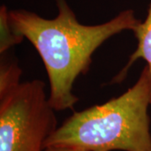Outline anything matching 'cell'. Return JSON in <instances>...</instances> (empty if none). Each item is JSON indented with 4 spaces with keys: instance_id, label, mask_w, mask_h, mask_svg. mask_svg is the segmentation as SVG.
Returning a JSON list of instances; mask_svg holds the SVG:
<instances>
[{
    "instance_id": "1",
    "label": "cell",
    "mask_w": 151,
    "mask_h": 151,
    "mask_svg": "<svg viewBox=\"0 0 151 151\" xmlns=\"http://www.w3.org/2000/svg\"><path fill=\"white\" fill-rule=\"evenodd\" d=\"M58 14L48 19L26 9H9L14 31L32 44L43 61L50 83L49 102L55 111L73 109L78 97L73 85L90 69L92 55L107 40L125 30L134 31L141 20L133 9L121 11L100 24L77 20L66 0H55Z\"/></svg>"
},
{
    "instance_id": "2",
    "label": "cell",
    "mask_w": 151,
    "mask_h": 151,
    "mask_svg": "<svg viewBox=\"0 0 151 151\" xmlns=\"http://www.w3.org/2000/svg\"><path fill=\"white\" fill-rule=\"evenodd\" d=\"M150 77L145 65L134 86L103 104L74 112L45 142L96 151H151Z\"/></svg>"
},
{
    "instance_id": "3",
    "label": "cell",
    "mask_w": 151,
    "mask_h": 151,
    "mask_svg": "<svg viewBox=\"0 0 151 151\" xmlns=\"http://www.w3.org/2000/svg\"><path fill=\"white\" fill-rule=\"evenodd\" d=\"M55 112L45 84L38 79L0 97V151H45L58 128Z\"/></svg>"
},
{
    "instance_id": "4",
    "label": "cell",
    "mask_w": 151,
    "mask_h": 151,
    "mask_svg": "<svg viewBox=\"0 0 151 151\" xmlns=\"http://www.w3.org/2000/svg\"><path fill=\"white\" fill-rule=\"evenodd\" d=\"M133 32L137 40V48L135 49L134 53L129 56V59L127 64L124 65V68L119 71L118 75L113 77L111 83H121L125 79L129 70L131 68L133 64H134L135 61L139 59H143L147 63L146 65L148 66L150 72L151 103V1L145 21H141Z\"/></svg>"
},
{
    "instance_id": "5",
    "label": "cell",
    "mask_w": 151,
    "mask_h": 151,
    "mask_svg": "<svg viewBox=\"0 0 151 151\" xmlns=\"http://www.w3.org/2000/svg\"><path fill=\"white\" fill-rule=\"evenodd\" d=\"M22 70L15 58L1 55L0 61V97L13 92L20 82Z\"/></svg>"
},
{
    "instance_id": "6",
    "label": "cell",
    "mask_w": 151,
    "mask_h": 151,
    "mask_svg": "<svg viewBox=\"0 0 151 151\" xmlns=\"http://www.w3.org/2000/svg\"><path fill=\"white\" fill-rule=\"evenodd\" d=\"M24 38L14 31L9 20V9L0 8V54L7 53L14 45L22 43Z\"/></svg>"
},
{
    "instance_id": "7",
    "label": "cell",
    "mask_w": 151,
    "mask_h": 151,
    "mask_svg": "<svg viewBox=\"0 0 151 151\" xmlns=\"http://www.w3.org/2000/svg\"><path fill=\"white\" fill-rule=\"evenodd\" d=\"M45 151H96L87 150L77 146H50L45 148Z\"/></svg>"
}]
</instances>
